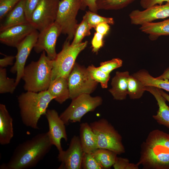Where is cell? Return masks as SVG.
<instances>
[{"label": "cell", "mask_w": 169, "mask_h": 169, "mask_svg": "<svg viewBox=\"0 0 169 169\" xmlns=\"http://www.w3.org/2000/svg\"><path fill=\"white\" fill-rule=\"evenodd\" d=\"M90 125L95 135L98 148L109 150L118 155L125 152L121 136L106 119L102 118Z\"/></svg>", "instance_id": "277c9868"}, {"label": "cell", "mask_w": 169, "mask_h": 169, "mask_svg": "<svg viewBox=\"0 0 169 169\" xmlns=\"http://www.w3.org/2000/svg\"><path fill=\"white\" fill-rule=\"evenodd\" d=\"M110 28V27L107 23H103L98 24L95 28L97 32L104 36L107 34Z\"/></svg>", "instance_id": "b9f144b4"}, {"label": "cell", "mask_w": 169, "mask_h": 169, "mask_svg": "<svg viewBox=\"0 0 169 169\" xmlns=\"http://www.w3.org/2000/svg\"><path fill=\"white\" fill-rule=\"evenodd\" d=\"M84 16L91 28H95L98 24L102 23H105L112 25L114 23L113 18L102 17L90 11L86 12Z\"/></svg>", "instance_id": "1f68e13d"}, {"label": "cell", "mask_w": 169, "mask_h": 169, "mask_svg": "<svg viewBox=\"0 0 169 169\" xmlns=\"http://www.w3.org/2000/svg\"><path fill=\"white\" fill-rule=\"evenodd\" d=\"M84 9L82 0L59 1L55 22L60 27L62 33L67 35V39H73L78 26L76 17L79 10Z\"/></svg>", "instance_id": "5b68a950"}, {"label": "cell", "mask_w": 169, "mask_h": 169, "mask_svg": "<svg viewBox=\"0 0 169 169\" xmlns=\"http://www.w3.org/2000/svg\"><path fill=\"white\" fill-rule=\"evenodd\" d=\"M129 16L132 24L140 25L146 23L166 18L169 17V1L164 4L156 5L142 11L133 10Z\"/></svg>", "instance_id": "5bb4252c"}, {"label": "cell", "mask_w": 169, "mask_h": 169, "mask_svg": "<svg viewBox=\"0 0 169 169\" xmlns=\"http://www.w3.org/2000/svg\"><path fill=\"white\" fill-rule=\"evenodd\" d=\"M48 132L38 134L19 144L9 161L0 169H28L34 167L49 152L52 146Z\"/></svg>", "instance_id": "6da1fadb"}, {"label": "cell", "mask_w": 169, "mask_h": 169, "mask_svg": "<svg viewBox=\"0 0 169 169\" xmlns=\"http://www.w3.org/2000/svg\"><path fill=\"white\" fill-rule=\"evenodd\" d=\"M84 151L79 137L74 136L71 138L68 148L59 152L57 157L61 163L59 169H81Z\"/></svg>", "instance_id": "7c38bea8"}, {"label": "cell", "mask_w": 169, "mask_h": 169, "mask_svg": "<svg viewBox=\"0 0 169 169\" xmlns=\"http://www.w3.org/2000/svg\"><path fill=\"white\" fill-rule=\"evenodd\" d=\"M54 100L47 90L38 92L27 91L18 97L20 115L25 126L38 129V121L45 115L50 102Z\"/></svg>", "instance_id": "7a4b0ae2"}, {"label": "cell", "mask_w": 169, "mask_h": 169, "mask_svg": "<svg viewBox=\"0 0 169 169\" xmlns=\"http://www.w3.org/2000/svg\"><path fill=\"white\" fill-rule=\"evenodd\" d=\"M53 60L42 52L39 59L25 66L22 79L27 91L38 92L47 90L52 81Z\"/></svg>", "instance_id": "3957f363"}, {"label": "cell", "mask_w": 169, "mask_h": 169, "mask_svg": "<svg viewBox=\"0 0 169 169\" xmlns=\"http://www.w3.org/2000/svg\"><path fill=\"white\" fill-rule=\"evenodd\" d=\"M88 42L72 45L66 39L61 51L53 60L52 80L59 77L68 78L79 54L86 47Z\"/></svg>", "instance_id": "8992f818"}, {"label": "cell", "mask_w": 169, "mask_h": 169, "mask_svg": "<svg viewBox=\"0 0 169 169\" xmlns=\"http://www.w3.org/2000/svg\"><path fill=\"white\" fill-rule=\"evenodd\" d=\"M104 37V35L97 32L95 33L91 41L92 51L94 53H97L99 49L103 46Z\"/></svg>", "instance_id": "74e56055"}, {"label": "cell", "mask_w": 169, "mask_h": 169, "mask_svg": "<svg viewBox=\"0 0 169 169\" xmlns=\"http://www.w3.org/2000/svg\"><path fill=\"white\" fill-rule=\"evenodd\" d=\"M92 154L103 169H109L113 166L118 155L113 151L103 148H98Z\"/></svg>", "instance_id": "484cf974"}, {"label": "cell", "mask_w": 169, "mask_h": 169, "mask_svg": "<svg viewBox=\"0 0 169 169\" xmlns=\"http://www.w3.org/2000/svg\"><path fill=\"white\" fill-rule=\"evenodd\" d=\"M26 0H21L0 21V32L15 26L29 23L25 11Z\"/></svg>", "instance_id": "e0dca14e"}, {"label": "cell", "mask_w": 169, "mask_h": 169, "mask_svg": "<svg viewBox=\"0 0 169 169\" xmlns=\"http://www.w3.org/2000/svg\"><path fill=\"white\" fill-rule=\"evenodd\" d=\"M158 89L161 95L165 98L166 101L169 102V95L164 92L161 89L158 88Z\"/></svg>", "instance_id": "ee69618b"}, {"label": "cell", "mask_w": 169, "mask_h": 169, "mask_svg": "<svg viewBox=\"0 0 169 169\" xmlns=\"http://www.w3.org/2000/svg\"><path fill=\"white\" fill-rule=\"evenodd\" d=\"M38 31L36 29L33 31L16 47V61L10 69L11 72L16 74V86L22 79L26 60L37 42L39 33Z\"/></svg>", "instance_id": "8fae6325"}, {"label": "cell", "mask_w": 169, "mask_h": 169, "mask_svg": "<svg viewBox=\"0 0 169 169\" xmlns=\"http://www.w3.org/2000/svg\"><path fill=\"white\" fill-rule=\"evenodd\" d=\"M79 138L84 152L91 153L98 148L95 135L87 122L80 124Z\"/></svg>", "instance_id": "603a6c76"}, {"label": "cell", "mask_w": 169, "mask_h": 169, "mask_svg": "<svg viewBox=\"0 0 169 169\" xmlns=\"http://www.w3.org/2000/svg\"><path fill=\"white\" fill-rule=\"evenodd\" d=\"M21 0H0V21Z\"/></svg>", "instance_id": "e575fe53"}, {"label": "cell", "mask_w": 169, "mask_h": 169, "mask_svg": "<svg viewBox=\"0 0 169 169\" xmlns=\"http://www.w3.org/2000/svg\"><path fill=\"white\" fill-rule=\"evenodd\" d=\"M84 8L88 7L90 11L97 13L98 9L96 4V0H82Z\"/></svg>", "instance_id": "ab89813d"}, {"label": "cell", "mask_w": 169, "mask_h": 169, "mask_svg": "<svg viewBox=\"0 0 169 169\" xmlns=\"http://www.w3.org/2000/svg\"><path fill=\"white\" fill-rule=\"evenodd\" d=\"M123 61L119 58H114L111 60L102 62L99 68L104 72L110 74L113 70L121 67Z\"/></svg>", "instance_id": "836d02e7"}, {"label": "cell", "mask_w": 169, "mask_h": 169, "mask_svg": "<svg viewBox=\"0 0 169 169\" xmlns=\"http://www.w3.org/2000/svg\"><path fill=\"white\" fill-rule=\"evenodd\" d=\"M41 0H26L25 11L26 17L29 22L33 13Z\"/></svg>", "instance_id": "8d00e7d4"}, {"label": "cell", "mask_w": 169, "mask_h": 169, "mask_svg": "<svg viewBox=\"0 0 169 169\" xmlns=\"http://www.w3.org/2000/svg\"><path fill=\"white\" fill-rule=\"evenodd\" d=\"M59 0V1H62V0Z\"/></svg>", "instance_id": "f6af8a7d"}, {"label": "cell", "mask_w": 169, "mask_h": 169, "mask_svg": "<svg viewBox=\"0 0 169 169\" xmlns=\"http://www.w3.org/2000/svg\"><path fill=\"white\" fill-rule=\"evenodd\" d=\"M143 144L155 151L169 153V136L168 134L160 130L150 132Z\"/></svg>", "instance_id": "44dd1931"}, {"label": "cell", "mask_w": 169, "mask_h": 169, "mask_svg": "<svg viewBox=\"0 0 169 169\" xmlns=\"http://www.w3.org/2000/svg\"><path fill=\"white\" fill-rule=\"evenodd\" d=\"M136 0H96L98 10H117L122 9Z\"/></svg>", "instance_id": "4316f807"}, {"label": "cell", "mask_w": 169, "mask_h": 169, "mask_svg": "<svg viewBox=\"0 0 169 169\" xmlns=\"http://www.w3.org/2000/svg\"><path fill=\"white\" fill-rule=\"evenodd\" d=\"M13 120L5 105L0 104V144H9L13 135Z\"/></svg>", "instance_id": "d6986e66"}, {"label": "cell", "mask_w": 169, "mask_h": 169, "mask_svg": "<svg viewBox=\"0 0 169 169\" xmlns=\"http://www.w3.org/2000/svg\"><path fill=\"white\" fill-rule=\"evenodd\" d=\"M87 68L91 78L98 83H100L101 87L106 88L108 82L110 79L109 74L106 73L93 64L89 66Z\"/></svg>", "instance_id": "f546056e"}, {"label": "cell", "mask_w": 169, "mask_h": 169, "mask_svg": "<svg viewBox=\"0 0 169 169\" xmlns=\"http://www.w3.org/2000/svg\"><path fill=\"white\" fill-rule=\"evenodd\" d=\"M62 33L61 29L55 22L39 32L34 47L35 51L39 53L43 51L51 60H54L57 55L56 44L58 37Z\"/></svg>", "instance_id": "30bf717a"}, {"label": "cell", "mask_w": 169, "mask_h": 169, "mask_svg": "<svg viewBox=\"0 0 169 169\" xmlns=\"http://www.w3.org/2000/svg\"><path fill=\"white\" fill-rule=\"evenodd\" d=\"M59 1L41 0L33 12L29 22L39 32L55 21Z\"/></svg>", "instance_id": "9c48e42d"}, {"label": "cell", "mask_w": 169, "mask_h": 169, "mask_svg": "<svg viewBox=\"0 0 169 169\" xmlns=\"http://www.w3.org/2000/svg\"><path fill=\"white\" fill-rule=\"evenodd\" d=\"M145 86L142 83L132 75H130L128 81V95L131 99H138L145 91Z\"/></svg>", "instance_id": "83f0119b"}, {"label": "cell", "mask_w": 169, "mask_h": 169, "mask_svg": "<svg viewBox=\"0 0 169 169\" xmlns=\"http://www.w3.org/2000/svg\"><path fill=\"white\" fill-rule=\"evenodd\" d=\"M140 157L137 163L144 169H169V153L155 151L142 144Z\"/></svg>", "instance_id": "9a60e30c"}, {"label": "cell", "mask_w": 169, "mask_h": 169, "mask_svg": "<svg viewBox=\"0 0 169 169\" xmlns=\"http://www.w3.org/2000/svg\"><path fill=\"white\" fill-rule=\"evenodd\" d=\"M47 120L49 130L48 132L50 141L59 152L63 150L61 141L62 139L68 140L65 125L57 112L54 109L47 110L45 115Z\"/></svg>", "instance_id": "4fadbf2b"}, {"label": "cell", "mask_w": 169, "mask_h": 169, "mask_svg": "<svg viewBox=\"0 0 169 169\" xmlns=\"http://www.w3.org/2000/svg\"><path fill=\"white\" fill-rule=\"evenodd\" d=\"M128 71L116 72L111 82L112 87L109 90L114 99L121 100L125 99L128 94Z\"/></svg>", "instance_id": "ffe728a7"}, {"label": "cell", "mask_w": 169, "mask_h": 169, "mask_svg": "<svg viewBox=\"0 0 169 169\" xmlns=\"http://www.w3.org/2000/svg\"><path fill=\"white\" fill-rule=\"evenodd\" d=\"M16 79L8 78L7 76V70L4 68H0V93H13L17 86Z\"/></svg>", "instance_id": "f1b7e54d"}, {"label": "cell", "mask_w": 169, "mask_h": 169, "mask_svg": "<svg viewBox=\"0 0 169 169\" xmlns=\"http://www.w3.org/2000/svg\"><path fill=\"white\" fill-rule=\"evenodd\" d=\"M15 59V56H6L3 58L0 59V67L4 68L8 65H12L13 63V60Z\"/></svg>", "instance_id": "60d3db41"}, {"label": "cell", "mask_w": 169, "mask_h": 169, "mask_svg": "<svg viewBox=\"0 0 169 169\" xmlns=\"http://www.w3.org/2000/svg\"><path fill=\"white\" fill-rule=\"evenodd\" d=\"M157 78L166 79L169 81V67L166 69L163 73Z\"/></svg>", "instance_id": "7bdbcfd3"}, {"label": "cell", "mask_w": 169, "mask_h": 169, "mask_svg": "<svg viewBox=\"0 0 169 169\" xmlns=\"http://www.w3.org/2000/svg\"><path fill=\"white\" fill-rule=\"evenodd\" d=\"M145 91L149 92L156 99L159 109L153 118L160 125H163L169 129V107L166 103V100L161 95L157 88L150 86H145Z\"/></svg>", "instance_id": "ac0fdd59"}, {"label": "cell", "mask_w": 169, "mask_h": 169, "mask_svg": "<svg viewBox=\"0 0 169 169\" xmlns=\"http://www.w3.org/2000/svg\"><path fill=\"white\" fill-rule=\"evenodd\" d=\"M141 26L140 30L149 34L152 40L161 36L169 35V19L160 22L146 23Z\"/></svg>", "instance_id": "cb8c5ba5"}, {"label": "cell", "mask_w": 169, "mask_h": 169, "mask_svg": "<svg viewBox=\"0 0 169 169\" xmlns=\"http://www.w3.org/2000/svg\"><path fill=\"white\" fill-rule=\"evenodd\" d=\"M91 29L85 17L84 16L81 22L78 24L71 44L74 45L81 43L85 37L90 35V30Z\"/></svg>", "instance_id": "4dcf8cb0"}, {"label": "cell", "mask_w": 169, "mask_h": 169, "mask_svg": "<svg viewBox=\"0 0 169 169\" xmlns=\"http://www.w3.org/2000/svg\"><path fill=\"white\" fill-rule=\"evenodd\" d=\"M83 169H103L92 153L84 152L81 163Z\"/></svg>", "instance_id": "d6a6232c"}, {"label": "cell", "mask_w": 169, "mask_h": 169, "mask_svg": "<svg viewBox=\"0 0 169 169\" xmlns=\"http://www.w3.org/2000/svg\"><path fill=\"white\" fill-rule=\"evenodd\" d=\"M102 101L100 96L81 94L72 100L70 105L59 116L65 125L70 122H80L83 116L88 112L94 111L102 104Z\"/></svg>", "instance_id": "52a82bcc"}, {"label": "cell", "mask_w": 169, "mask_h": 169, "mask_svg": "<svg viewBox=\"0 0 169 169\" xmlns=\"http://www.w3.org/2000/svg\"><path fill=\"white\" fill-rule=\"evenodd\" d=\"M35 29L29 22L8 28L0 32V41L9 46L17 47L25 38Z\"/></svg>", "instance_id": "2e32d148"}, {"label": "cell", "mask_w": 169, "mask_h": 169, "mask_svg": "<svg viewBox=\"0 0 169 169\" xmlns=\"http://www.w3.org/2000/svg\"><path fill=\"white\" fill-rule=\"evenodd\" d=\"M113 166L115 169H138L139 165L130 163L127 158L117 156Z\"/></svg>", "instance_id": "d590c367"}, {"label": "cell", "mask_w": 169, "mask_h": 169, "mask_svg": "<svg viewBox=\"0 0 169 169\" xmlns=\"http://www.w3.org/2000/svg\"><path fill=\"white\" fill-rule=\"evenodd\" d=\"M169 0H141V6L146 9L156 5H161L165 2H167Z\"/></svg>", "instance_id": "f35d334b"}, {"label": "cell", "mask_w": 169, "mask_h": 169, "mask_svg": "<svg viewBox=\"0 0 169 169\" xmlns=\"http://www.w3.org/2000/svg\"><path fill=\"white\" fill-rule=\"evenodd\" d=\"M168 136H169V134H168Z\"/></svg>", "instance_id": "bcb514c9"}, {"label": "cell", "mask_w": 169, "mask_h": 169, "mask_svg": "<svg viewBox=\"0 0 169 169\" xmlns=\"http://www.w3.org/2000/svg\"><path fill=\"white\" fill-rule=\"evenodd\" d=\"M132 75L140 80L145 86H152L169 92V81L154 78L145 70H141Z\"/></svg>", "instance_id": "d4e9b609"}, {"label": "cell", "mask_w": 169, "mask_h": 169, "mask_svg": "<svg viewBox=\"0 0 169 169\" xmlns=\"http://www.w3.org/2000/svg\"><path fill=\"white\" fill-rule=\"evenodd\" d=\"M68 79L69 99L71 100L81 94L92 93L98 83L91 78L87 68L76 62Z\"/></svg>", "instance_id": "ba28073f"}, {"label": "cell", "mask_w": 169, "mask_h": 169, "mask_svg": "<svg viewBox=\"0 0 169 169\" xmlns=\"http://www.w3.org/2000/svg\"><path fill=\"white\" fill-rule=\"evenodd\" d=\"M47 90L54 100L62 104L69 98L68 78L61 77L52 80Z\"/></svg>", "instance_id": "7402d4cb"}]
</instances>
